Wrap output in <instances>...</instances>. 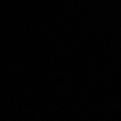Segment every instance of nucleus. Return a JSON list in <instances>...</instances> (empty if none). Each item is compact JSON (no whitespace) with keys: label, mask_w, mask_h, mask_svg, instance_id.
I'll use <instances>...</instances> for the list:
<instances>
[]
</instances>
